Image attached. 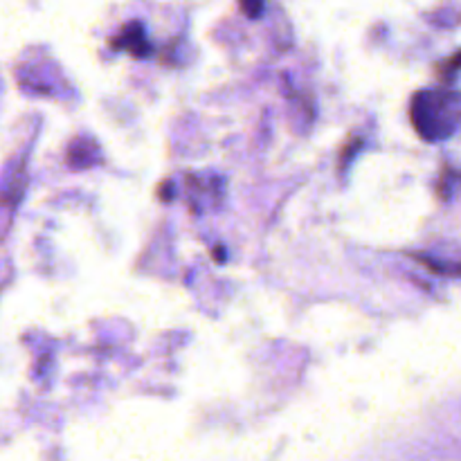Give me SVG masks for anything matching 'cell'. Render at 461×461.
Returning <instances> with one entry per match:
<instances>
[{
  "mask_svg": "<svg viewBox=\"0 0 461 461\" xmlns=\"http://www.w3.org/2000/svg\"><path fill=\"white\" fill-rule=\"evenodd\" d=\"M412 122L419 135L426 140H444L455 131L450 97L435 90H423L412 102Z\"/></svg>",
  "mask_w": 461,
  "mask_h": 461,
  "instance_id": "6da1fadb",
  "label": "cell"
},
{
  "mask_svg": "<svg viewBox=\"0 0 461 461\" xmlns=\"http://www.w3.org/2000/svg\"><path fill=\"white\" fill-rule=\"evenodd\" d=\"M423 266L432 270V273H441V275H455V277H461V264H437L432 259H423V257H417Z\"/></svg>",
  "mask_w": 461,
  "mask_h": 461,
  "instance_id": "7a4b0ae2",
  "label": "cell"
},
{
  "mask_svg": "<svg viewBox=\"0 0 461 461\" xmlns=\"http://www.w3.org/2000/svg\"><path fill=\"white\" fill-rule=\"evenodd\" d=\"M459 68H461V52L455 54V57L450 59V61L446 63L444 68H441V70H444V72H441V75H453V72H457Z\"/></svg>",
  "mask_w": 461,
  "mask_h": 461,
  "instance_id": "3957f363",
  "label": "cell"
}]
</instances>
